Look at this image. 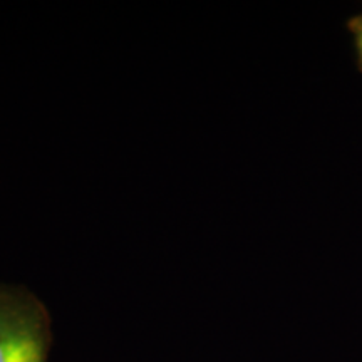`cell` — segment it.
I'll use <instances>...</instances> for the list:
<instances>
[{"label": "cell", "mask_w": 362, "mask_h": 362, "mask_svg": "<svg viewBox=\"0 0 362 362\" xmlns=\"http://www.w3.org/2000/svg\"><path fill=\"white\" fill-rule=\"evenodd\" d=\"M51 317L24 287L0 285V362H47Z\"/></svg>", "instance_id": "6da1fadb"}, {"label": "cell", "mask_w": 362, "mask_h": 362, "mask_svg": "<svg viewBox=\"0 0 362 362\" xmlns=\"http://www.w3.org/2000/svg\"><path fill=\"white\" fill-rule=\"evenodd\" d=\"M356 45H357V52H359V57L362 61V22H359V27L356 29Z\"/></svg>", "instance_id": "7a4b0ae2"}]
</instances>
